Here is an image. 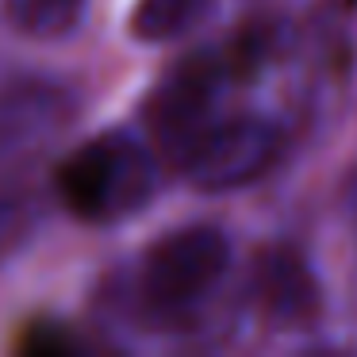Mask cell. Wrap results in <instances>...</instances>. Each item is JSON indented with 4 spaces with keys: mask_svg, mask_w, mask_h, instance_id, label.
<instances>
[{
    "mask_svg": "<svg viewBox=\"0 0 357 357\" xmlns=\"http://www.w3.org/2000/svg\"><path fill=\"white\" fill-rule=\"evenodd\" d=\"M231 273V238L219 223H185L154 238L131 273V311L146 323L181 326Z\"/></svg>",
    "mask_w": 357,
    "mask_h": 357,
    "instance_id": "6da1fadb",
    "label": "cell"
},
{
    "mask_svg": "<svg viewBox=\"0 0 357 357\" xmlns=\"http://www.w3.org/2000/svg\"><path fill=\"white\" fill-rule=\"evenodd\" d=\"M158 154L139 135L112 127L58 162L54 169V196L70 215L81 223H123L150 208L158 192Z\"/></svg>",
    "mask_w": 357,
    "mask_h": 357,
    "instance_id": "7a4b0ae2",
    "label": "cell"
},
{
    "mask_svg": "<svg viewBox=\"0 0 357 357\" xmlns=\"http://www.w3.org/2000/svg\"><path fill=\"white\" fill-rule=\"evenodd\" d=\"M227 81H231V62L219 50L188 54L162 73L142 108V123L158 154L177 165V158L219 119Z\"/></svg>",
    "mask_w": 357,
    "mask_h": 357,
    "instance_id": "3957f363",
    "label": "cell"
},
{
    "mask_svg": "<svg viewBox=\"0 0 357 357\" xmlns=\"http://www.w3.org/2000/svg\"><path fill=\"white\" fill-rule=\"evenodd\" d=\"M284 154V131L261 116H219L185 154L177 173L200 192H238L261 181Z\"/></svg>",
    "mask_w": 357,
    "mask_h": 357,
    "instance_id": "277c9868",
    "label": "cell"
},
{
    "mask_svg": "<svg viewBox=\"0 0 357 357\" xmlns=\"http://www.w3.org/2000/svg\"><path fill=\"white\" fill-rule=\"evenodd\" d=\"M73 85L54 77H12L0 81V165L20 162L47 146L77 119Z\"/></svg>",
    "mask_w": 357,
    "mask_h": 357,
    "instance_id": "5b68a950",
    "label": "cell"
},
{
    "mask_svg": "<svg viewBox=\"0 0 357 357\" xmlns=\"http://www.w3.org/2000/svg\"><path fill=\"white\" fill-rule=\"evenodd\" d=\"M254 303L273 331H311L323 315V284L296 242H269L254 257Z\"/></svg>",
    "mask_w": 357,
    "mask_h": 357,
    "instance_id": "8992f818",
    "label": "cell"
},
{
    "mask_svg": "<svg viewBox=\"0 0 357 357\" xmlns=\"http://www.w3.org/2000/svg\"><path fill=\"white\" fill-rule=\"evenodd\" d=\"M43 196L27 181H0V261L24 250L43 227Z\"/></svg>",
    "mask_w": 357,
    "mask_h": 357,
    "instance_id": "52a82bcc",
    "label": "cell"
},
{
    "mask_svg": "<svg viewBox=\"0 0 357 357\" xmlns=\"http://www.w3.org/2000/svg\"><path fill=\"white\" fill-rule=\"evenodd\" d=\"M89 0H0V12L27 39H62L81 24Z\"/></svg>",
    "mask_w": 357,
    "mask_h": 357,
    "instance_id": "ba28073f",
    "label": "cell"
},
{
    "mask_svg": "<svg viewBox=\"0 0 357 357\" xmlns=\"http://www.w3.org/2000/svg\"><path fill=\"white\" fill-rule=\"evenodd\" d=\"M211 0H139L131 8V35L142 43H169L208 16Z\"/></svg>",
    "mask_w": 357,
    "mask_h": 357,
    "instance_id": "9c48e42d",
    "label": "cell"
},
{
    "mask_svg": "<svg viewBox=\"0 0 357 357\" xmlns=\"http://www.w3.org/2000/svg\"><path fill=\"white\" fill-rule=\"evenodd\" d=\"M77 338L62 334L58 326H31V334L20 338V349H31V354H54V349H73Z\"/></svg>",
    "mask_w": 357,
    "mask_h": 357,
    "instance_id": "30bf717a",
    "label": "cell"
},
{
    "mask_svg": "<svg viewBox=\"0 0 357 357\" xmlns=\"http://www.w3.org/2000/svg\"><path fill=\"white\" fill-rule=\"evenodd\" d=\"M346 208H349V215L357 219V165L349 169V177H346Z\"/></svg>",
    "mask_w": 357,
    "mask_h": 357,
    "instance_id": "8fae6325",
    "label": "cell"
}]
</instances>
